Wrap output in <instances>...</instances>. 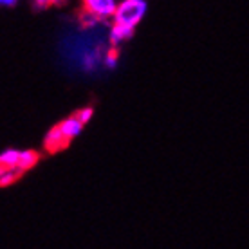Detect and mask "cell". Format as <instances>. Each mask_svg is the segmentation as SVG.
I'll use <instances>...</instances> for the list:
<instances>
[{
    "label": "cell",
    "instance_id": "cell-1",
    "mask_svg": "<svg viewBox=\"0 0 249 249\" xmlns=\"http://www.w3.org/2000/svg\"><path fill=\"white\" fill-rule=\"evenodd\" d=\"M146 11H148V4L144 0H123V2H118V7H116V13H114V18L110 24L123 25V27L136 31V27L146 17Z\"/></svg>",
    "mask_w": 249,
    "mask_h": 249
},
{
    "label": "cell",
    "instance_id": "cell-2",
    "mask_svg": "<svg viewBox=\"0 0 249 249\" xmlns=\"http://www.w3.org/2000/svg\"><path fill=\"white\" fill-rule=\"evenodd\" d=\"M116 7H118L116 0H85L81 4V13L100 24H107V22H112Z\"/></svg>",
    "mask_w": 249,
    "mask_h": 249
},
{
    "label": "cell",
    "instance_id": "cell-3",
    "mask_svg": "<svg viewBox=\"0 0 249 249\" xmlns=\"http://www.w3.org/2000/svg\"><path fill=\"white\" fill-rule=\"evenodd\" d=\"M83 126H85V124L81 123L74 114H72V116H69V118H65V119H62V121L56 124V128L60 130V134H62V137L65 139V143L67 144L71 143L72 139H76V137L80 136L81 132H83Z\"/></svg>",
    "mask_w": 249,
    "mask_h": 249
},
{
    "label": "cell",
    "instance_id": "cell-4",
    "mask_svg": "<svg viewBox=\"0 0 249 249\" xmlns=\"http://www.w3.org/2000/svg\"><path fill=\"white\" fill-rule=\"evenodd\" d=\"M134 29H128V27H123V25H116L112 24L110 29H108V44L112 49H118L119 45L128 42L132 36H134Z\"/></svg>",
    "mask_w": 249,
    "mask_h": 249
},
{
    "label": "cell",
    "instance_id": "cell-5",
    "mask_svg": "<svg viewBox=\"0 0 249 249\" xmlns=\"http://www.w3.org/2000/svg\"><path fill=\"white\" fill-rule=\"evenodd\" d=\"M44 146L47 152H51V154H54V152H58V150H62L67 146V143H65V139L62 137V134H60V130H58L56 126H53L47 134H45L44 137Z\"/></svg>",
    "mask_w": 249,
    "mask_h": 249
},
{
    "label": "cell",
    "instance_id": "cell-6",
    "mask_svg": "<svg viewBox=\"0 0 249 249\" xmlns=\"http://www.w3.org/2000/svg\"><path fill=\"white\" fill-rule=\"evenodd\" d=\"M38 161H40V154H38L36 150H20L18 166H17V170L24 175V172L35 168L38 164Z\"/></svg>",
    "mask_w": 249,
    "mask_h": 249
},
{
    "label": "cell",
    "instance_id": "cell-7",
    "mask_svg": "<svg viewBox=\"0 0 249 249\" xmlns=\"http://www.w3.org/2000/svg\"><path fill=\"white\" fill-rule=\"evenodd\" d=\"M18 156H20L18 148L4 150L0 154V166L4 170H17V166H18Z\"/></svg>",
    "mask_w": 249,
    "mask_h": 249
},
{
    "label": "cell",
    "instance_id": "cell-8",
    "mask_svg": "<svg viewBox=\"0 0 249 249\" xmlns=\"http://www.w3.org/2000/svg\"><path fill=\"white\" fill-rule=\"evenodd\" d=\"M22 174L18 170H2V175H0V186H9L15 181H18Z\"/></svg>",
    "mask_w": 249,
    "mask_h": 249
},
{
    "label": "cell",
    "instance_id": "cell-9",
    "mask_svg": "<svg viewBox=\"0 0 249 249\" xmlns=\"http://www.w3.org/2000/svg\"><path fill=\"white\" fill-rule=\"evenodd\" d=\"M119 62V53L118 49H110L105 53V56H103V63H105L107 69H116V65H118Z\"/></svg>",
    "mask_w": 249,
    "mask_h": 249
},
{
    "label": "cell",
    "instance_id": "cell-10",
    "mask_svg": "<svg viewBox=\"0 0 249 249\" xmlns=\"http://www.w3.org/2000/svg\"><path fill=\"white\" fill-rule=\"evenodd\" d=\"M74 116L80 119L83 124H87L94 116V107H83V108H80V110H76Z\"/></svg>",
    "mask_w": 249,
    "mask_h": 249
},
{
    "label": "cell",
    "instance_id": "cell-11",
    "mask_svg": "<svg viewBox=\"0 0 249 249\" xmlns=\"http://www.w3.org/2000/svg\"><path fill=\"white\" fill-rule=\"evenodd\" d=\"M18 6V2L17 0H0V7H7V9H11V7H17Z\"/></svg>",
    "mask_w": 249,
    "mask_h": 249
},
{
    "label": "cell",
    "instance_id": "cell-12",
    "mask_svg": "<svg viewBox=\"0 0 249 249\" xmlns=\"http://www.w3.org/2000/svg\"><path fill=\"white\" fill-rule=\"evenodd\" d=\"M2 170H4V168H2V166H0V175H2Z\"/></svg>",
    "mask_w": 249,
    "mask_h": 249
}]
</instances>
